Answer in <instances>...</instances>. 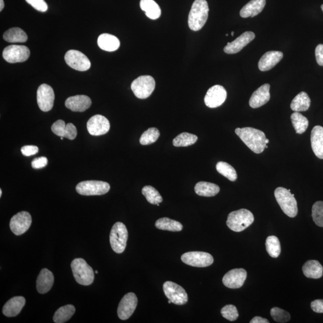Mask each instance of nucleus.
Here are the masks:
<instances>
[{"mask_svg": "<svg viewBox=\"0 0 323 323\" xmlns=\"http://www.w3.org/2000/svg\"><path fill=\"white\" fill-rule=\"evenodd\" d=\"M138 304V299L133 293H129L125 295L119 303L118 308V315L122 320L128 319L134 312Z\"/></svg>", "mask_w": 323, "mask_h": 323, "instance_id": "nucleus-15", "label": "nucleus"}, {"mask_svg": "<svg viewBox=\"0 0 323 323\" xmlns=\"http://www.w3.org/2000/svg\"><path fill=\"white\" fill-rule=\"evenodd\" d=\"M4 1H3V0H0V11H2L3 9H4Z\"/></svg>", "mask_w": 323, "mask_h": 323, "instance_id": "nucleus-51", "label": "nucleus"}, {"mask_svg": "<svg viewBox=\"0 0 323 323\" xmlns=\"http://www.w3.org/2000/svg\"><path fill=\"white\" fill-rule=\"evenodd\" d=\"M247 276V271L244 269L230 270L223 276V283L229 289H239L244 285Z\"/></svg>", "mask_w": 323, "mask_h": 323, "instance_id": "nucleus-18", "label": "nucleus"}, {"mask_svg": "<svg viewBox=\"0 0 323 323\" xmlns=\"http://www.w3.org/2000/svg\"><path fill=\"white\" fill-rule=\"evenodd\" d=\"M283 54L280 51H269L265 53L260 59L258 66L262 72L269 71L280 62Z\"/></svg>", "mask_w": 323, "mask_h": 323, "instance_id": "nucleus-23", "label": "nucleus"}, {"mask_svg": "<svg viewBox=\"0 0 323 323\" xmlns=\"http://www.w3.org/2000/svg\"><path fill=\"white\" fill-rule=\"evenodd\" d=\"M54 283V276L47 268L41 270L37 280V289L40 294H45L50 291Z\"/></svg>", "mask_w": 323, "mask_h": 323, "instance_id": "nucleus-26", "label": "nucleus"}, {"mask_svg": "<svg viewBox=\"0 0 323 323\" xmlns=\"http://www.w3.org/2000/svg\"><path fill=\"white\" fill-rule=\"evenodd\" d=\"M198 136L188 132H182L173 140V144L175 147L190 146L197 142Z\"/></svg>", "mask_w": 323, "mask_h": 323, "instance_id": "nucleus-37", "label": "nucleus"}, {"mask_svg": "<svg viewBox=\"0 0 323 323\" xmlns=\"http://www.w3.org/2000/svg\"><path fill=\"white\" fill-rule=\"evenodd\" d=\"M312 217L316 225L323 227V201L316 202L312 206Z\"/></svg>", "mask_w": 323, "mask_h": 323, "instance_id": "nucleus-42", "label": "nucleus"}, {"mask_svg": "<svg viewBox=\"0 0 323 323\" xmlns=\"http://www.w3.org/2000/svg\"><path fill=\"white\" fill-rule=\"evenodd\" d=\"M120 41L118 38L109 34H102L98 38V45L102 50L114 52L120 47Z\"/></svg>", "mask_w": 323, "mask_h": 323, "instance_id": "nucleus-28", "label": "nucleus"}, {"mask_svg": "<svg viewBox=\"0 0 323 323\" xmlns=\"http://www.w3.org/2000/svg\"><path fill=\"white\" fill-rule=\"evenodd\" d=\"M311 147L315 155L323 159V127L315 126L311 134Z\"/></svg>", "mask_w": 323, "mask_h": 323, "instance_id": "nucleus-25", "label": "nucleus"}, {"mask_svg": "<svg viewBox=\"0 0 323 323\" xmlns=\"http://www.w3.org/2000/svg\"><path fill=\"white\" fill-rule=\"evenodd\" d=\"M291 120L293 127L297 133L303 134L307 129L309 125V121L307 118L299 112L294 111L291 116Z\"/></svg>", "mask_w": 323, "mask_h": 323, "instance_id": "nucleus-36", "label": "nucleus"}, {"mask_svg": "<svg viewBox=\"0 0 323 323\" xmlns=\"http://www.w3.org/2000/svg\"><path fill=\"white\" fill-rule=\"evenodd\" d=\"M48 160L47 157L42 156L36 158L34 159L32 163H31V166L34 169H40L47 166Z\"/></svg>", "mask_w": 323, "mask_h": 323, "instance_id": "nucleus-46", "label": "nucleus"}, {"mask_svg": "<svg viewBox=\"0 0 323 323\" xmlns=\"http://www.w3.org/2000/svg\"><path fill=\"white\" fill-rule=\"evenodd\" d=\"M155 226L160 230L171 232H180L182 229L181 223L167 217L158 219L156 222Z\"/></svg>", "mask_w": 323, "mask_h": 323, "instance_id": "nucleus-35", "label": "nucleus"}, {"mask_svg": "<svg viewBox=\"0 0 323 323\" xmlns=\"http://www.w3.org/2000/svg\"><path fill=\"white\" fill-rule=\"evenodd\" d=\"M160 136L159 130L156 128H150L144 132L140 139L142 145H150L155 143Z\"/></svg>", "mask_w": 323, "mask_h": 323, "instance_id": "nucleus-41", "label": "nucleus"}, {"mask_svg": "<svg viewBox=\"0 0 323 323\" xmlns=\"http://www.w3.org/2000/svg\"><path fill=\"white\" fill-rule=\"evenodd\" d=\"M275 197L283 212L287 216L293 218L298 213L297 203L294 195L287 189L279 187L275 189Z\"/></svg>", "mask_w": 323, "mask_h": 323, "instance_id": "nucleus-4", "label": "nucleus"}, {"mask_svg": "<svg viewBox=\"0 0 323 323\" xmlns=\"http://www.w3.org/2000/svg\"><path fill=\"white\" fill-rule=\"evenodd\" d=\"M2 190L0 189V197H2Z\"/></svg>", "mask_w": 323, "mask_h": 323, "instance_id": "nucleus-53", "label": "nucleus"}, {"mask_svg": "<svg viewBox=\"0 0 323 323\" xmlns=\"http://www.w3.org/2000/svg\"><path fill=\"white\" fill-rule=\"evenodd\" d=\"M253 214L246 209H241L231 212L227 217V226L237 233L243 231L254 222Z\"/></svg>", "mask_w": 323, "mask_h": 323, "instance_id": "nucleus-3", "label": "nucleus"}, {"mask_svg": "<svg viewBox=\"0 0 323 323\" xmlns=\"http://www.w3.org/2000/svg\"><path fill=\"white\" fill-rule=\"evenodd\" d=\"M61 139L62 140L63 139H64V137H60Z\"/></svg>", "mask_w": 323, "mask_h": 323, "instance_id": "nucleus-56", "label": "nucleus"}, {"mask_svg": "<svg viewBox=\"0 0 323 323\" xmlns=\"http://www.w3.org/2000/svg\"><path fill=\"white\" fill-rule=\"evenodd\" d=\"M96 273H98V271H96Z\"/></svg>", "mask_w": 323, "mask_h": 323, "instance_id": "nucleus-57", "label": "nucleus"}, {"mask_svg": "<svg viewBox=\"0 0 323 323\" xmlns=\"http://www.w3.org/2000/svg\"><path fill=\"white\" fill-rule=\"evenodd\" d=\"M269 142V140L268 139H266V142H265L266 145H267V144H268Z\"/></svg>", "mask_w": 323, "mask_h": 323, "instance_id": "nucleus-52", "label": "nucleus"}, {"mask_svg": "<svg viewBox=\"0 0 323 323\" xmlns=\"http://www.w3.org/2000/svg\"><path fill=\"white\" fill-rule=\"evenodd\" d=\"M52 131L60 137L66 138L69 140L75 139L77 134L76 126L72 123L65 124L64 121L58 120L52 126Z\"/></svg>", "mask_w": 323, "mask_h": 323, "instance_id": "nucleus-21", "label": "nucleus"}, {"mask_svg": "<svg viewBox=\"0 0 323 323\" xmlns=\"http://www.w3.org/2000/svg\"><path fill=\"white\" fill-rule=\"evenodd\" d=\"M37 99L38 107L41 111L48 112L51 110L55 101L54 89L47 84H42L38 88Z\"/></svg>", "mask_w": 323, "mask_h": 323, "instance_id": "nucleus-13", "label": "nucleus"}, {"mask_svg": "<svg viewBox=\"0 0 323 323\" xmlns=\"http://www.w3.org/2000/svg\"><path fill=\"white\" fill-rule=\"evenodd\" d=\"M76 308L72 305H67L59 308L55 312L54 321L56 323H64L69 320L75 314Z\"/></svg>", "mask_w": 323, "mask_h": 323, "instance_id": "nucleus-34", "label": "nucleus"}, {"mask_svg": "<svg viewBox=\"0 0 323 323\" xmlns=\"http://www.w3.org/2000/svg\"><path fill=\"white\" fill-rule=\"evenodd\" d=\"M321 9H322V10L323 11V5L321 6Z\"/></svg>", "mask_w": 323, "mask_h": 323, "instance_id": "nucleus-55", "label": "nucleus"}, {"mask_svg": "<svg viewBox=\"0 0 323 323\" xmlns=\"http://www.w3.org/2000/svg\"><path fill=\"white\" fill-rule=\"evenodd\" d=\"M30 56V51L26 45H10L6 47L3 52V57L9 63L26 61Z\"/></svg>", "mask_w": 323, "mask_h": 323, "instance_id": "nucleus-11", "label": "nucleus"}, {"mask_svg": "<svg viewBox=\"0 0 323 323\" xmlns=\"http://www.w3.org/2000/svg\"><path fill=\"white\" fill-rule=\"evenodd\" d=\"M303 271L308 279H318L322 276L323 267L318 261L310 260L304 265Z\"/></svg>", "mask_w": 323, "mask_h": 323, "instance_id": "nucleus-29", "label": "nucleus"}, {"mask_svg": "<svg viewBox=\"0 0 323 323\" xmlns=\"http://www.w3.org/2000/svg\"><path fill=\"white\" fill-rule=\"evenodd\" d=\"M270 85L266 83L259 87V88L252 94L249 104L252 108H257L266 104L270 100L271 96L269 93Z\"/></svg>", "mask_w": 323, "mask_h": 323, "instance_id": "nucleus-22", "label": "nucleus"}, {"mask_svg": "<svg viewBox=\"0 0 323 323\" xmlns=\"http://www.w3.org/2000/svg\"><path fill=\"white\" fill-rule=\"evenodd\" d=\"M3 38L9 43H25L28 40V36L23 30L15 27L6 31L3 35Z\"/></svg>", "mask_w": 323, "mask_h": 323, "instance_id": "nucleus-33", "label": "nucleus"}, {"mask_svg": "<svg viewBox=\"0 0 323 323\" xmlns=\"http://www.w3.org/2000/svg\"><path fill=\"white\" fill-rule=\"evenodd\" d=\"M163 290L165 294L172 303L177 305H184L188 303V296L185 290L178 284L167 282L164 284Z\"/></svg>", "mask_w": 323, "mask_h": 323, "instance_id": "nucleus-10", "label": "nucleus"}, {"mask_svg": "<svg viewBox=\"0 0 323 323\" xmlns=\"http://www.w3.org/2000/svg\"><path fill=\"white\" fill-rule=\"evenodd\" d=\"M209 12V7L206 0H195L188 17L190 29L194 31L201 30L208 19Z\"/></svg>", "mask_w": 323, "mask_h": 323, "instance_id": "nucleus-2", "label": "nucleus"}, {"mask_svg": "<svg viewBox=\"0 0 323 323\" xmlns=\"http://www.w3.org/2000/svg\"><path fill=\"white\" fill-rule=\"evenodd\" d=\"M26 1L38 11L45 12L48 10V6L44 0H26Z\"/></svg>", "mask_w": 323, "mask_h": 323, "instance_id": "nucleus-45", "label": "nucleus"}, {"mask_svg": "<svg viewBox=\"0 0 323 323\" xmlns=\"http://www.w3.org/2000/svg\"><path fill=\"white\" fill-rule=\"evenodd\" d=\"M250 322V323H269V321L268 320V319L266 318H262L261 317H259V316H257V317H255L253 318H252Z\"/></svg>", "mask_w": 323, "mask_h": 323, "instance_id": "nucleus-50", "label": "nucleus"}, {"mask_svg": "<svg viewBox=\"0 0 323 323\" xmlns=\"http://www.w3.org/2000/svg\"><path fill=\"white\" fill-rule=\"evenodd\" d=\"M142 194L151 204L157 205L163 201L159 192L152 186H145L142 189Z\"/></svg>", "mask_w": 323, "mask_h": 323, "instance_id": "nucleus-40", "label": "nucleus"}, {"mask_svg": "<svg viewBox=\"0 0 323 323\" xmlns=\"http://www.w3.org/2000/svg\"><path fill=\"white\" fill-rule=\"evenodd\" d=\"M196 194L205 197H212L220 192L219 186L212 182L200 181L195 186Z\"/></svg>", "mask_w": 323, "mask_h": 323, "instance_id": "nucleus-30", "label": "nucleus"}, {"mask_svg": "<svg viewBox=\"0 0 323 323\" xmlns=\"http://www.w3.org/2000/svg\"><path fill=\"white\" fill-rule=\"evenodd\" d=\"M32 223V217L29 212H21L14 216L10 222V227L16 235H22L29 229Z\"/></svg>", "mask_w": 323, "mask_h": 323, "instance_id": "nucleus-14", "label": "nucleus"}, {"mask_svg": "<svg viewBox=\"0 0 323 323\" xmlns=\"http://www.w3.org/2000/svg\"><path fill=\"white\" fill-rule=\"evenodd\" d=\"M235 132L245 145L254 153H261L266 149V135L261 130L250 127L238 128L235 129Z\"/></svg>", "mask_w": 323, "mask_h": 323, "instance_id": "nucleus-1", "label": "nucleus"}, {"mask_svg": "<svg viewBox=\"0 0 323 323\" xmlns=\"http://www.w3.org/2000/svg\"><path fill=\"white\" fill-rule=\"evenodd\" d=\"M38 152V148L36 146H25L21 148V152L25 156L34 155Z\"/></svg>", "mask_w": 323, "mask_h": 323, "instance_id": "nucleus-47", "label": "nucleus"}, {"mask_svg": "<svg viewBox=\"0 0 323 323\" xmlns=\"http://www.w3.org/2000/svg\"><path fill=\"white\" fill-rule=\"evenodd\" d=\"M266 251L271 257L277 258L282 250L279 238L275 236H269L266 241Z\"/></svg>", "mask_w": 323, "mask_h": 323, "instance_id": "nucleus-38", "label": "nucleus"}, {"mask_svg": "<svg viewBox=\"0 0 323 323\" xmlns=\"http://www.w3.org/2000/svg\"><path fill=\"white\" fill-rule=\"evenodd\" d=\"M128 238V232L124 223H116L110 232V242L113 250L122 253L125 250Z\"/></svg>", "mask_w": 323, "mask_h": 323, "instance_id": "nucleus-6", "label": "nucleus"}, {"mask_svg": "<svg viewBox=\"0 0 323 323\" xmlns=\"http://www.w3.org/2000/svg\"><path fill=\"white\" fill-rule=\"evenodd\" d=\"M234 34V31H233V32L231 33V35H232V36H233Z\"/></svg>", "mask_w": 323, "mask_h": 323, "instance_id": "nucleus-54", "label": "nucleus"}, {"mask_svg": "<svg viewBox=\"0 0 323 323\" xmlns=\"http://www.w3.org/2000/svg\"><path fill=\"white\" fill-rule=\"evenodd\" d=\"M311 307L316 313H323V299L312 301L311 304Z\"/></svg>", "mask_w": 323, "mask_h": 323, "instance_id": "nucleus-48", "label": "nucleus"}, {"mask_svg": "<svg viewBox=\"0 0 323 323\" xmlns=\"http://www.w3.org/2000/svg\"><path fill=\"white\" fill-rule=\"evenodd\" d=\"M140 8L149 18L156 20L161 15V9L159 5L154 0H141Z\"/></svg>", "mask_w": 323, "mask_h": 323, "instance_id": "nucleus-32", "label": "nucleus"}, {"mask_svg": "<svg viewBox=\"0 0 323 323\" xmlns=\"http://www.w3.org/2000/svg\"><path fill=\"white\" fill-rule=\"evenodd\" d=\"M216 170L231 181H235L237 179V173L234 168L224 161H219L216 165Z\"/></svg>", "mask_w": 323, "mask_h": 323, "instance_id": "nucleus-39", "label": "nucleus"}, {"mask_svg": "<svg viewBox=\"0 0 323 323\" xmlns=\"http://www.w3.org/2000/svg\"><path fill=\"white\" fill-rule=\"evenodd\" d=\"M155 81L150 76H142L133 81L131 89L136 97L146 99L149 97L155 88Z\"/></svg>", "mask_w": 323, "mask_h": 323, "instance_id": "nucleus-7", "label": "nucleus"}, {"mask_svg": "<svg viewBox=\"0 0 323 323\" xmlns=\"http://www.w3.org/2000/svg\"><path fill=\"white\" fill-rule=\"evenodd\" d=\"M266 5V0H251L241 10L240 16L243 18L253 17L262 12Z\"/></svg>", "mask_w": 323, "mask_h": 323, "instance_id": "nucleus-27", "label": "nucleus"}, {"mask_svg": "<svg viewBox=\"0 0 323 323\" xmlns=\"http://www.w3.org/2000/svg\"><path fill=\"white\" fill-rule=\"evenodd\" d=\"M64 58L66 64L77 71L85 72L90 68L89 59L80 51L70 50L66 53Z\"/></svg>", "mask_w": 323, "mask_h": 323, "instance_id": "nucleus-12", "label": "nucleus"}, {"mask_svg": "<svg viewBox=\"0 0 323 323\" xmlns=\"http://www.w3.org/2000/svg\"><path fill=\"white\" fill-rule=\"evenodd\" d=\"M26 303V299L22 296L14 297L7 302L3 308V313L6 317H15L22 311Z\"/></svg>", "mask_w": 323, "mask_h": 323, "instance_id": "nucleus-24", "label": "nucleus"}, {"mask_svg": "<svg viewBox=\"0 0 323 323\" xmlns=\"http://www.w3.org/2000/svg\"><path fill=\"white\" fill-rule=\"evenodd\" d=\"M74 277L81 285L89 286L94 280V272L85 260L77 258L73 260L71 264Z\"/></svg>", "mask_w": 323, "mask_h": 323, "instance_id": "nucleus-5", "label": "nucleus"}, {"mask_svg": "<svg viewBox=\"0 0 323 323\" xmlns=\"http://www.w3.org/2000/svg\"><path fill=\"white\" fill-rule=\"evenodd\" d=\"M255 34L251 31H246L242 34L233 42L228 43L224 48V52L227 54H235L240 52L242 49L255 39Z\"/></svg>", "mask_w": 323, "mask_h": 323, "instance_id": "nucleus-19", "label": "nucleus"}, {"mask_svg": "<svg viewBox=\"0 0 323 323\" xmlns=\"http://www.w3.org/2000/svg\"><path fill=\"white\" fill-rule=\"evenodd\" d=\"M271 315L272 318L276 322H287L291 318V316L289 312L278 307H274L271 309Z\"/></svg>", "mask_w": 323, "mask_h": 323, "instance_id": "nucleus-43", "label": "nucleus"}, {"mask_svg": "<svg viewBox=\"0 0 323 323\" xmlns=\"http://www.w3.org/2000/svg\"><path fill=\"white\" fill-rule=\"evenodd\" d=\"M92 104L90 98L84 95L69 97L65 101V106L75 112H83L88 109Z\"/></svg>", "mask_w": 323, "mask_h": 323, "instance_id": "nucleus-20", "label": "nucleus"}, {"mask_svg": "<svg viewBox=\"0 0 323 323\" xmlns=\"http://www.w3.org/2000/svg\"><path fill=\"white\" fill-rule=\"evenodd\" d=\"M311 105V100L308 95L301 92L294 97L290 104L291 110L296 112L307 111Z\"/></svg>", "mask_w": 323, "mask_h": 323, "instance_id": "nucleus-31", "label": "nucleus"}, {"mask_svg": "<svg viewBox=\"0 0 323 323\" xmlns=\"http://www.w3.org/2000/svg\"><path fill=\"white\" fill-rule=\"evenodd\" d=\"M227 98V92L222 86H213L207 91L205 104L209 108H217L222 105Z\"/></svg>", "mask_w": 323, "mask_h": 323, "instance_id": "nucleus-16", "label": "nucleus"}, {"mask_svg": "<svg viewBox=\"0 0 323 323\" xmlns=\"http://www.w3.org/2000/svg\"><path fill=\"white\" fill-rule=\"evenodd\" d=\"M110 124L108 119L100 114L94 116L87 123V129L90 135L100 136L109 131Z\"/></svg>", "mask_w": 323, "mask_h": 323, "instance_id": "nucleus-17", "label": "nucleus"}, {"mask_svg": "<svg viewBox=\"0 0 323 323\" xmlns=\"http://www.w3.org/2000/svg\"><path fill=\"white\" fill-rule=\"evenodd\" d=\"M76 189L78 194L84 196L103 195L110 191V186L102 181H84L79 182Z\"/></svg>", "mask_w": 323, "mask_h": 323, "instance_id": "nucleus-8", "label": "nucleus"}, {"mask_svg": "<svg viewBox=\"0 0 323 323\" xmlns=\"http://www.w3.org/2000/svg\"><path fill=\"white\" fill-rule=\"evenodd\" d=\"M181 261L189 266L204 268L212 265L214 259L208 252L202 251H191L186 252L181 257Z\"/></svg>", "mask_w": 323, "mask_h": 323, "instance_id": "nucleus-9", "label": "nucleus"}, {"mask_svg": "<svg viewBox=\"0 0 323 323\" xmlns=\"http://www.w3.org/2000/svg\"><path fill=\"white\" fill-rule=\"evenodd\" d=\"M315 53L318 64L323 66V44H318L315 49Z\"/></svg>", "mask_w": 323, "mask_h": 323, "instance_id": "nucleus-49", "label": "nucleus"}, {"mask_svg": "<svg viewBox=\"0 0 323 323\" xmlns=\"http://www.w3.org/2000/svg\"><path fill=\"white\" fill-rule=\"evenodd\" d=\"M221 314L224 318L230 321L236 320L239 317L237 308L233 305H226L221 310Z\"/></svg>", "mask_w": 323, "mask_h": 323, "instance_id": "nucleus-44", "label": "nucleus"}]
</instances>
